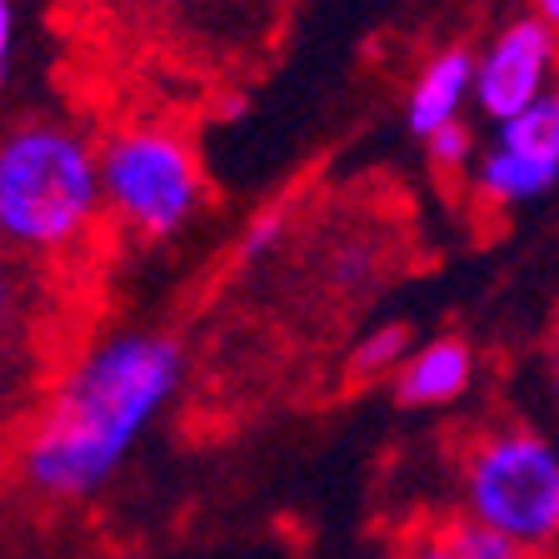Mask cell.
<instances>
[{
	"label": "cell",
	"mask_w": 559,
	"mask_h": 559,
	"mask_svg": "<svg viewBox=\"0 0 559 559\" xmlns=\"http://www.w3.org/2000/svg\"><path fill=\"white\" fill-rule=\"evenodd\" d=\"M190 355L170 330H110L70 360L15 450L35 500L85 504L120 479L186 384Z\"/></svg>",
	"instance_id": "cell-1"
},
{
	"label": "cell",
	"mask_w": 559,
	"mask_h": 559,
	"mask_svg": "<svg viewBox=\"0 0 559 559\" xmlns=\"http://www.w3.org/2000/svg\"><path fill=\"white\" fill-rule=\"evenodd\" d=\"M100 221V140L60 116H21L0 130V255L66 260Z\"/></svg>",
	"instance_id": "cell-2"
},
{
	"label": "cell",
	"mask_w": 559,
	"mask_h": 559,
	"mask_svg": "<svg viewBox=\"0 0 559 559\" xmlns=\"http://www.w3.org/2000/svg\"><path fill=\"white\" fill-rule=\"evenodd\" d=\"M105 221L126 240L165 245L205 210V165L195 140L165 120H130L100 140Z\"/></svg>",
	"instance_id": "cell-3"
},
{
	"label": "cell",
	"mask_w": 559,
	"mask_h": 559,
	"mask_svg": "<svg viewBox=\"0 0 559 559\" xmlns=\"http://www.w3.org/2000/svg\"><path fill=\"white\" fill-rule=\"evenodd\" d=\"M460 514L524 549H559V444L524 419H495L460 450Z\"/></svg>",
	"instance_id": "cell-4"
},
{
	"label": "cell",
	"mask_w": 559,
	"mask_h": 559,
	"mask_svg": "<svg viewBox=\"0 0 559 559\" xmlns=\"http://www.w3.org/2000/svg\"><path fill=\"white\" fill-rule=\"evenodd\" d=\"M559 186V85L520 110L514 120L489 130L469 165V190L489 210H520L545 200Z\"/></svg>",
	"instance_id": "cell-5"
},
{
	"label": "cell",
	"mask_w": 559,
	"mask_h": 559,
	"mask_svg": "<svg viewBox=\"0 0 559 559\" xmlns=\"http://www.w3.org/2000/svg\"><path fill=\"white\" fill-rule=\"evenodd\" d=\"M559 85V31L535 15H510L475 50V110L489 130L530 110Z\"/></svg>",
	"instance_id": "cell-6"
},
{
	"label": "cell",
	"mask_w": 559,
	"mask_h": 559,
	"mask_svg": "<svg viewBox=\"0 0 559 559\" xmlns=\"http://www.w3.org/2000/svg\"><path fill=\"white\" fill-rule=\"evenodd\" d=\"M479 374V355L465 335H430L415 340L395 374H390V395L400 409H444L469 395Z\"/></svg>",
	"instance_id": "cell-7"
},
{
	"label": "cell",
	"mask_w": 559,
	"mask_h": 559,
	"mask_svg": "<svg viewBox=\"0 0 559 559\" xmlns=\"http://www.w3.org/2000/svg\"><path fill=\"white\" fill-rule=\"evenodd\" d=\"M475 105V46H440L419 60L405 91V130L425 145L435 130L454 126Z\"/></svg>",
	"instance_id": "cell-8"
},
{
	"label": "cell",
	"mask_w": 559,
	"mask_h": 559,
	"mask_svg": "<svg viewBox=\"0 0 559 559\" xmlns=\"http://www.w3.org/2000/svg\"><path fill=\"white\" fill-rule=\"evenodd\" d=\"M145 21H155L160 31L180 35H235L240 25L265 15V0H130Z\"/></svg>",
	"instance_id": "cell-9"
},
{
	"label": "cell",
	"mask_w": 559,
	"mask_h": 559,
	"mask_svg": "<svg viewBox=\"0 0 559 559\" xmlns=\"http://www.w3.org/2000/svg\"><path fill=\"white\" fill-rule=\"evenodd\" d=\"M409 349H415V335H409L405 320H380V325H370L360 340H355V349H349V380H360V384L384 380L390 384V374L405 365Z\"/></svg>",
	"instance_id": "cell-10"
},
{
	"label": "cell",
	"mask_w": 559,
	"mask_h": 559,
	"mask_svg": "<svg viewBox=\"0 0 559 559\" xmlns=\"http://www.w3.org/2000/svg\"><path fill=\"white\" fill-rule=\"evenodd\" d=\"M435 539L450 549L454 559H545L535 549H524L520 539L500 535L495 524L469 520V514H450V520L435 524Z\"/></svg>",
	"instance_id": "cell-11"
},
{
	"label": "cell",
	"mask_w": 559,
	"mask_h": 559,
	"mask_svg": "<svg viewBox=\"0 0 559 559\" xmlns=\"http://www.w3.org/2000/svg\"><path fill=\"white\" fill-rule=\"evenodd\" d=\"M290 225H295V205H290V200L255 210V215L245 221V230H240V245H235L240 265H265V260H275V250L290 240Z\"/></svg>",
	"instance_id": "cell-12"
},
{
	"label": "cell",
	"mask_w": 559,
	"mask_h": 559,
	"mask_svg": "<svg viewBox=\"0 0 559 559\" xmlns=\"http://www.w3.org/2000/svg\"><path fill=\"white\" fill-rule=\"evenodd\" d=\"M425 155H430V165H435V170H444V175L469 170V165H475V155H479L475 126H469V120H454V126L435 130V135L425 140Z\"/></svg>",
	"instance_id": "cell-13"
},
{
	"label": "cell",
	"mask_w": 559,
	"mask_h": 559,
	"mask_svg": "<svg viewBox=\"0 0 559 559\" xmlns=\"http://www.w3.org/2000/svg\"><path fill=\"white\" fill-rule=\"evenodd\" d=\"M374 270H380V260H374L370 245L345 240V245L335 250V255H330L325 280L335 285L340 295H360V290H370V285H374Z\"/></svg>",
	"instance_id": "cell-14"
},
{
	"label": "cell",
	"mask_w": 559,
	"mask_h": 559,
	"mask_svg": "<svg viewBox=\"0 0 559 559\" xmlns=\"http://www.w3.org/2000/svg\"><path fill=\"white\" fill-rule=\"evenodd\" d=\"M25 325V295H21V280H15L11 260L0 255V355H11V345L21 340Z\"/></svg>",
	"instance_id": "cell-15"
},
{
	"label": "cell",
	"mask_w": 559,
	"mask_h": 559,
	"mask_svg": "<svg viewBox=\"0 0 559 559\" xmlns=\"http://www.w3.org/2000/svg\"><path fill=\"white\" fill-rule=\"evenodd\" d=\"M15 66V0H0V85L11 81Z\"/></svg>",
	"instance_id": "cell-16"
},
{
	"label": "cell",
	"mask_w": 559,
	"mask_h": 559,
	"mask_svg": "<svg viewBox=\"0 0 559 559\" xmlns=\"http://www.w3.org/2000/svg\"><path fill=\"white\" fill-rule=\"evenodd\" d=\"M400 559H454V555L435 539V530H425V535H415L405 549H400Z\"/></svg>",
	"instance_id": "cell-17"
},
{
	"label": "cell",
	"mask_w": 559,
	"mask_h": 559,
	"mask_svg": "<svg viewBox=\"0 0 559 559\" xmlns=\"http://www.w3.org/2000/svg\"><path fill=\"white\" fill-rule=\"evenodd\" d=\"M545 384H549V400H555V409H559V320L545 340Z\"/></svg>",
	"instance_id": "cell-18"
},
{
	"label": "cell",
	"mask_w": 559,
	"mask_h": 559,
	"mask_svg": "<svg viewBox=\"0 0 559 559\" xmlns=\"http://www.w3.org/2000/svg\"><path fill=\"white\" fill-rule=\"evenodd\" d=\"M530 15H535V21H545L549 31H559V0H530Z\"/></svg>",
	"instance_id": "cell-19"
}]
</instances>
